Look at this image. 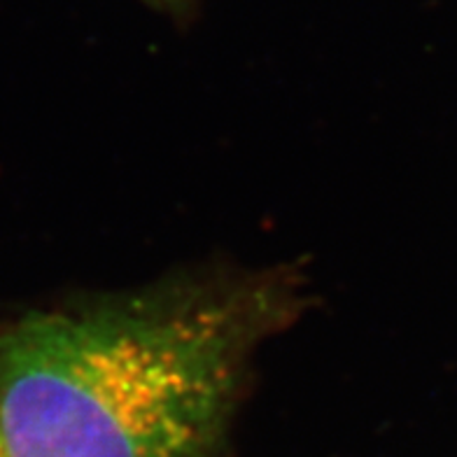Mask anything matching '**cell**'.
<instances>
[{
  "instance_id": "cell-1",
  "label": "cell",
  "mask_w": 457,
  "mask_h": 457,
  "mask_svg": "<svg viewBox=\"0 0 457 457\" xmlns=\"http://www.w3.org/2000/svg\"><path fill=\"white\" fill-rule=\"evenodd\" d=\"M299 308L285 271H220L0 322L3 457H227L259 345Z\"/></svg>"
},
{
  "instance_id": "cell-2",
  "label": "cell",
  "mask_w": 457,
  "mask_h": 457,
  "mask_svg": "<svg viewBox=\"0 0 457 457\" xmlns=\"http://www.w3.org/2000/svg\"><path fill=\"white\" fill-rule=\"evenodd\" d=\"M0 457H3V451H0Z\"/></svg>"
}]
</instances>
